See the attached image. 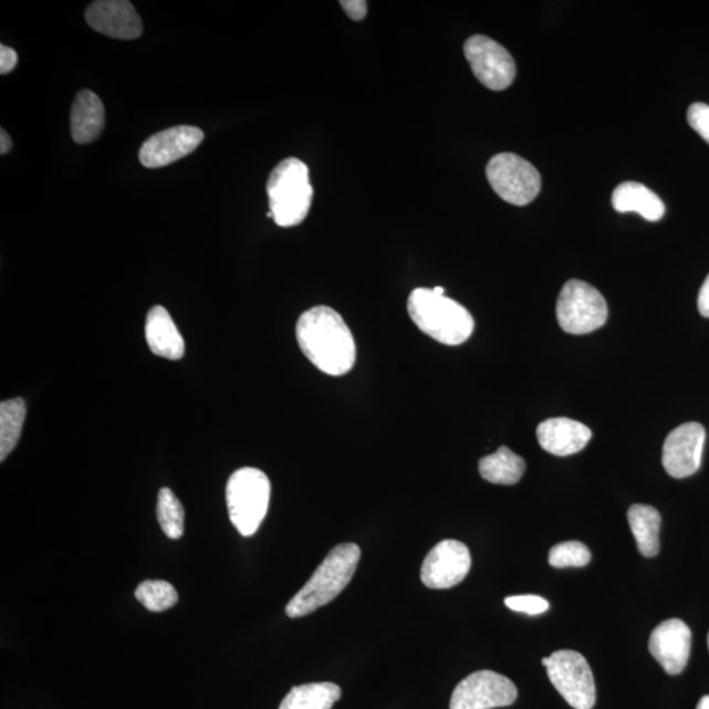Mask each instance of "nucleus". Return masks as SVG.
<instances>
[{
  "mask_svg": "<svg viewBox=\"0 0 709 709\" xmlns=\"http://www.w3.org/2000/svg\"><path fill=\"white\" fill-rule=\"evenodd\" d=\"M136 599L153 613H163L177 605L179 595L177 590L167 581L147 580L136 588Z\"/></svg>",
  "mask_w": 709,
  "mask_h": 709,
  "instance_id": "nucleus-25",
  "label": "nucleus"
},
{
  "mask_svg": "<svg viewBox=\"0 0 709 709\" xmlns=\"http://www.w3.org/2000/svg\"><path fill=\"white\" fill-rule=\"evenodd\" d=\"M518 690L501 674L481 670L462 679L453 690L449 709H493L514 705Z\"/></svg>",
  "mask_w": 709,
  "mask_h": 709,
  "instance_id": "nucleus-9",
  "label": "nucleus"
},
{
  "mask_svg": "<svg viewBox=\"0 0 709 709\" xmlns=\"http://www.w3.org/2000/svg\"><path fill=\"white\" fill-rule=\"evenodd\" d=\"M270 212L279 227L291 228L303 222L311 210L313 187L309 168L298 158H286L273 168L267 181Z\"/></svg>",
  "mask_w": 709,
  "mask_h": 709,
  "instance_id": "nucleus-4",
  "label": "nucleus"
},
{
  "mask_svg": "<svg viewBox=\"0 0 709 709\" xmlns=\"http://www.w3.org/2000/svg\"><path fill=\"white\" fill-rule=\"evenodd\" d=\"M470 566L472 556L468 546L458 540H444L427 554L420 580L428 588H451L466 580Z\"/></svg>",
  "mask_w": 709,
  "mask_h": 709,
  "instance_id": "nucleus-11",
  "label": "nucleus"
},
{
  "mask_svg": "<svg viewBox=\"0 0 709 709\" xmlns=\"http://www.w3.org/2000/svg\"><path fill=\"white\" fill-rule=\"evenodd\" d=\"M479 470L483 480L496 486H515L525 472V461L510 448L500 447L480 460Z\"/></svg>",
  "mask_w": 709,
  "mask_h": 709,
  "instance_id": "nucleus-21",
  "label": "nucleus"
},
{
  "mask_svg": "<svg viewBox=\"0 0 709 709\" xmlns=\"http://www.w3.org/2000/svg\"><path fill=\"white\" fill-rule=\"evenodd\" d=\"M202 139L204 133L198 126H174L146 139L139 150V160L147 168L165 167L195 152Z\"/></svg>",
  "mask_w": 709,
  "mask_h": 709,
  "instance_id": "nucleus-13",
  "label": "nucleus"
},
{
  "mask_svg": "<svg viewBox=\"0 0 709 709\" xmlns=\"http://www.w3.org/2000/svg\"><path fill=\"white\" fill-rule=\"evenodd\" d=\"M554 689L574 709H592L596 700L593 671L586 658L574 650L554 651L543 659Z\"/></svg>",
  "mask_w": 709,
  "mask_h": 709,
  "instance_id": "nucleus-8",
  "label": "nucleus"
},
{
  "mask_svg": "<svg viewBox=\"0 0 709 709\" xmlns=\"http://www.w3.org/2000/svg\"><path fill=\"white\" fill-rule=\"evenodd\" d=\"M27 406L23 398L7 399L0 405V461L9 458L23 431Z\"/></svg>",
  "mask_w": 709,
  "mask_h": 709,
  "instance_id": "nucleus-23",
  "label": "nucleus"
},
{
  "mask_svg": "<svg viewBox=\"0 0 709 709\" xmlns=\"http://www.w3.org/2000/svg\"><path fill=\"white\" fill-rule=\"evenodd\" d=\"M706 445L705 427L698 423L680 425L668 435L663 449V465L674 479L698 472Z\"/></svg>",
  "mask_w": 709,
  "mask_h": 709,
  "instance_id": "nucleus-12",
  "label": "nucleus"
},
{
  "mask_svg": "<svg viewBox=\"0 0 709 709\" xmlns=\"http://www.w3.org/2000/svg\"><path fill=\"white\" fill-rule=\"evenodd\" d=\"M185 509H183L178 497L173 490L164 488L159 490L157 503V518L165 535L168 539L177 540L185 535Z\"/></svg>",
  "mask_w": 709,
  "mask_h": 709,
  "instance_id": "nucleus-24",
  "label": "nucleus"
},
{
  "mask_svg": "<svg viewBox=\"0 0 709 709\" xmlns=\"http://www.w3.org/2000/svg\"><path fill=\"white\" fill-rule=\"evenodd\" d=\"M298 343L314 367L330 376H343L354 368L356 343L345 320L333 307L309 309L296 325Z\"/></svg>",
  "mask_w": 709,
  "mask_h": 709,
  "instance_id": "nucleus-1",
  "label": "nucleus"
},
{
  "mask_svg": "<svg viewBox=\"0 0 709 709\" xmlns=\"http://www.w3.org/2000/svg\"><path fill=\"white\" fill-rule=\"evenodd\" d=\"M661 515L647 504H634L628 510V523L634 533L637 550L644 557H655L659 552V530Z\"/></svg>",
  "mask_w": 709,
  "mask_h": 709,
  "instance_id": "nucleus-20",
  "label": "nucleus"
},
{
  "mask_svg": "<svg viewBox=\"0 0 709 709\" xmlns=\"http://www.w3.org/2000/svg\"><path fill=\"white\" fill-rule=\"evenodd\" d=\"M487 177L496 194L517 207L528 206L542 189V177L536 167L512 153L497 154L491 158Z\"/></svg>",
  "mask_w": 709,
  "mask_h": 709,
  "instance_id": "nucleus-7",
  "label": "nucleus"
},
{
  "mask_svg": "<svg viewBox=\"0 0 709 709\" xmlns=\"http://www.w3.org/2000/svg\"><path fill=\"white\" fill-rule=\"evenodd\" d=\"M0 154L4 156V154L10 153L12 149V139L4 129L0 131Z\"/></svg>",
  "mask_w": 709,
  "mask_h": 709,
  "instance_id": "nucleus-32",
  "label": "nucleus"
},
{
  "mask_svg": "<svg viewBox=\"0 0 709 709\" xmlns=\"http://www.w3.org/2000/svg\"><path fill=\"white\" fill-rule=\"evenodd\" d=\"M697 709H709V695L700 699Z\"/></svg>",
  "mask_w": 709,
  "mask_h": 709,
  "instance_id": "nucleus-33",
  "label": "nucleus"
},
{
  "mask_svg": "<svg viewBox=\"0 0 709 709\" xmlns=\"http://www.w3.org/2000/svg\"><path fill=\"white\" fill-rule=\"evenodd\" d=\"M271 482L261 469L241 468L230 476L227 486L229 518L242 536H252L269 511Z\"/></svg>",
  "mask_w": 709,
  "mask_h": 709,
  "instance_id": "nucleus-5",
  "label": "nucleus"
},
{
  "mask_svg": "<svg viewBox=\"0 0 709 709\" xmlns=\"http://www.w3.org/2000/svg\"><path fill=\"white\" fill-rule=\"evenodd\" d=\"M361 556V548L354 543L336 545L306 585L288 603L286 615L298 619L334 601L353 580Z\"/></svg>",
  "mask_w": 709,
  "mask_h": 709,
  "instance_id": "nucleus-3",
  "label": "nucleus"
},
{
  "mask_svg": "<svg viewBox=\"0 0 709 709\" xmlns=\"http://www.w3.org/2000/svg\"><path fill=\"white\" fill-rule=\"evenodd\" d=\"M341 697V687L334 684L301 685L286 694L279 709H332Z\"/></svg>",
  "mask_w": 709,
  "mask_h": 709,
  "instance_id": "nucleus-22",
  "label": "nucleus"
},
{
  "mask_svg": "<svg viewBox=\"0 0 709 709\" xmlns=\"http://www.w3.org/2000/svg\"><path fill=\"white\" fill-rule=\"evenodd\" d=\"M341 6L348 18L355 21L363 20L367 15V2H363V0H350V2H341Z\"/></svg>",
  "mask_w": 709,
  "mask_h": 709,
  "instance_id": "nucleus-30",
  "label": "nucleus"
},
{
  "mask_svg": "<svg viewBox=\"0 0 709 709\" xmlns=\"http://www.w3.org/2000/svg\"><path fill=\"white\" fill-rule=\"evenodd\" d=\"M708 649H709V634H708Z\"/></svg>",
  "mask_w": 709,
  "mask_h": 709,
  "instance_id": "nucleus-34",
  "label": "nucleus"
},
{
  "mask_svg": "<svg viewBox=\"0 0 709 709\" xmlns=\"http://www.w3.org/2000/svg\"><path fill=\"white\" fill-rule=\"evenodd\" d=\"M556 314L564 332L584 335L606 324L608 306L596 288L573 279L569 280L559 294Z\"/></svg>",
  "mask_w": 709,
  "mask_h": 709,
  "instance_id": "nucleus-6",
  "label": "nucleus"
},
{
  "mask_svg": "<svg viewBox=\"0 0 709 709\" xmlns=\"http://www.w3.org/2000/svg\"><path fill=\"white\" fill-rule=\"evenodd\" d=\"M504 605L510 609L515 611V613L528 614L531 616L544 614L548 608H550V603L542 598V596L538 595L508 596V598L504 599Z\"/></svg>",
  "mask_w": 709,
  "mask_h": 709,
  "instance_id": "nucleus-27",
  "label": "nucleus"
},
{
  "mask_svg": "<svg viewBox=\"0 0 709 709\" xmlns=\"http://www.w3.org/2000/svg\"><path fill=\"white\" fill-rule=\"evenodd\" d=\"M465 54L476 79L489 90H507L514 82V59L497 41L476 34L466 41Z\"/></svg>",
  "mask_w": 709,
  "mask_h": 709,
  "instance_id": "nucleus-10",
  "label": "nucleus"
},
{
  "mask_svg": "<svg viewBox=\"0 0 709 709\" xmlns=\"http://www.w3.org/2000/svg\"><path fill=\"white\" fill-rule=\"evenodd\" d=\"M698 309L699 313L703 315V317L709 319V275L705 280L703 285H701L700 288Z\"/></svg>",
  "mask_w": 709,
  "mask_h": 709,
  "instance_id": "nucleus-31",
  "label": "nucleus"
},
{
  "mask_svg": "<svg viewBox=\"0 0 709 709\" xmlns=\"http://www.w3.org/2000/svg\"><path fill=\"white\" fill-rule=\"evenodd\" d=\"M613 207L616 212H636L645 220L656 222L665 215V204L648 187L637 181H624L615 188Z\"/></svg>",
  "mask_w": 709,
  "mask_h": 709,
  "instance_id": "nucleus-19",
  "label": "nucleus"
},
{
  "mask_svg": "<svg viewBox=\"0 0 709 709\" xmlns=\"http://www.w3.org/2000/svg\"><path fill=\"white\" fill-rule=\"evenodd\" d=\"M72 136L76 144L95 142L104 129L105 110L101 97L90 90L76 94L72 108Z\"/></svg>",
  "mask_w": 709,
  "mask_h": 709,
  "instance_id": "nucleus-18",
  "label": "nucleus"
},
{
  "mask_svg": "<svg viewBox=\"0 0 709 709\" xmlns=\"http://www.w3.org/2000/svg\"><path fill=\"white\" fill-rule=\"evenodd\" d=\"M407 312L420 332L447 346H459L470 338L475 320L465 306L430 288H417L407 300Z\"/></svg>",
  "mask_w": 709,
  "mask_h": 709,
  "instance_id": "nucleus-2",
  "label": "nucleus"
},
{
  "mask_svg": "<svg viewBox=\"0 0 709 709\" xmlns=\"http://www.w3.org/2000/svg\"><path fill=\"white\" fill-rule=\"evenodd\" d=\"M592 560V552L580 542H565L554 545L550 551V564L553 567H582Z\"/></svg>",
  "mask_w": 709,
  "mask_h": 709,
  "instance_id": "nucleus-26",
  "label": "nucleus"
},
{
  "mask_svg": "<svg viewBox=\"0 0 709 709\" xmlns=\"http://www.w3.org/2000/svg\"><path fill=\"white\" fill-rule=\"evenodd\" d=\"M145 336L153 354L168 361H179L185 355V340L164 306H154L147 313Z\"/></svg>",
  "mask_w": 709,
  "mask_h": 709,
  "instance_id": "nucleus-17",
  "label": "nucleus"
},
{
  "mask_svg": "<svg viewBox=\"0 0 709 709\" xmlns=\"http://www.w3.org/2000/svg\"><path fill=\"white\" fill-rule=\"evenodd\" d=\"M539 445L554 456L578 453L592 440L590 428L569 418H551L540 424L536 430Z\"/></svg>",
  "mask_w": 709,
  "mask_h": 709,
  "instance_id": "nucleus-16",
  "label": "nucleus"
},
{
  "mask_svg": "<svg viewBox=\"0 0 709 709\" xmlns=\"http://www.w3.org/2000/svg\"><path fill=\"white\" fill-rule=\"evenodd\" d=\"M687 121L691 128L709 144V105L694 103L687 111Z\"/></svg>",
  "mask_w": 709,
  "mask_h": 709,
  "instance_id": "nucleus-28",
  "label": "nucleus"
},
{
  "mask_svg": "<svg viewBox=\"0 0 709 709\" xmlns=\"http://www.w3.org/2000/svg\"><path fill=\"white\" fill-rule=\"evenodd\" d=\"M87 24L94 31L117 40H136L144 32L143 20L126 0H100L86 10Z\"/></svg>",
  "mask_w": 709,
  "mask_h": 709,
  "instance_id": "nucleus-15",
  "label": "nucleus"
},
{
  "mask_svg": "<svg viewBox=\"0 0 709 709\" xmlns=\"http://www.w3.org/2000/svg\"><path fill=\"white\" fill-rule=\"evenodd\" d=\"M692 635L689 626L679 619L665 621L649 638V651L664 670L677 676L685 670L691 653Z\"/></svg>",
  "mask_w": 709,
  "mask_h": 709,
  "instance_id": "nucleus-14",
  "label": "nucleus"
},
{
  "mask_svg": "<svg viewBox=\"0 0 709 709\" xmlns=\"http://www.w3.org/2000/svg\"><path fill=\"white\" fill-rule=\"evenodd\" d=\"M18 53L10 46L0 45V73L9 74L18 65Z\"/></svg>",
  "mask_w": 709,
  "mask_h": 709,
  "instance_id": "nucleus-29",
  "label": "nucleus"
}]
</instances>
